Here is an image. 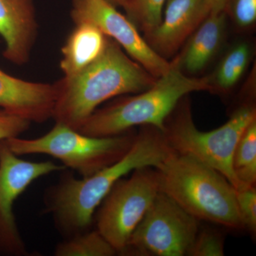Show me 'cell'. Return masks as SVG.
Here are the masks:
<instances>
[{
    "instance_id": "cell-1",
    "label": "cell",
    "mask_w": 256,
    "mask_h": 256,
    "mask_svg": "<svg viewBox=\"0 0 256 256\" xmlns=\"http://www.w3.org/2000/svg\"><path fill=\"white\" fill-rule=\"evenodd\" d=\"M136 134L128 152L95 174L77 178L64 172L44 197V212L64 238L92 229L98 207L116 183L134 170L158 168L172 152L162 131L151 126Z\"/></svg>"
},
{
    "instance_id": "cell-2",
    "label": "cell",
    "mask_w": 256,
    "mask_h": 256,
    "mask_svg": "<svg viewBox=\"0 0 256 256\" xmlns=\"http://www.w3.org/2000/svg\"><path fill=\"white\" fill-rule=\"evenodd\" d=\"M156 78L109 37L100 56L82 72L54 82L55 122L78 130L98 106L116 96L148 90Z\"/></svg>"
},
{
    "instance_id": "cell-3",
    "label": "cell",
    "mask_w": 256,
    "mask_h": 256,
    "mask_svg": "<svg viewBox=\"0 0 256 256\" xmlns=\"http://www.w3.org/2000/svg\"><path fill=\"white\" fill-rule=\"evenodd\" d=\"M213 88L210 77L188 76L174 62L148 90L97 109L78 131L90 137H110L146 126L163 132L166 119L185 96Z\"/></svg>"
},
{
    "instance_id": "cell-4",
    "label": "cell",
    "mask_w": 256,
    "mask_h": 256,
    "mask_svg": "<svg viewBox=\"0 0 256 256\" xmlns=\"http://www.w3.org/2000/svg\"><path fill=\"white\" fill-rule=\"evenodd\" d=\"M156 169L160 192L172 198L197 220L228 228L244 229L235 188L216 170L174 151Z\"/></svg>"
},
{
    "instance_id": "cell-5",
    "label": "cell",
    "mask_w": 256,
    "mask_h": 256,
    "mask_svg": "<svg viewBox=\"0 0 256 256\" xmlns=\"http://www.w3.org/2000/svg\"><path fill=\"white\" fill-rule=\"evenodd\" d=\"M136 136L129 130L110 137H90L56 122L42 137L13 138L6 142L16 156L46 154L60 160L66 168L77 172L82 178H86L118 161L129 150Z\"/></svg>"
},
{
    "instance_id": "cell-6",
    "label": "cell",
    "mask_w": 256,
    "mask_h": 256,
    "mask_svg": "<svg viewBox=\"0 0 256 256\" xmlns=\"http://www.w3.org/2000/svg\"><path fill=\"white\" fill-rule=\"evenodd\" d=\"M256 118L254 107L242 106L223 126L204 132L195 126L190 106L184 104L174 118L165 122L163 134L172 151L216 170L236 190L239 182L233 169L234 150L246 128Z\"/></svg>"
},
{
    "instance_id": "cell-7",
    "label": "cell",
    "mask_w": 256,
    "mask_h": 256,
    "mask_svg": "<svg viewBox=\"0 0 256 256\" xmlns=\"http://www.w3.org/2000/svg\"><path fill=\"white\" fill-rule=\"evenodd\" d=\"M131 173L116 183L95 212L96 230L120 254L160 192L156 168L144 166Z\"/></svg>"
},
{
    "instance_id": "cell-8",
    "label": "cell",
    "mask_w": 256,
    "mask_h": 256,
    "mask_svg": "<svg viewBox=\"0 0 256 256\" xmlns=\"http://www.w3.org/2000/svg\"><path fill=\"white\" fill-rule=\"evenodd\" d=\"M198 222L172 198L159 192L122 255L186 256L200 229Z\"/></svg>"
},
{
    "instance_id": "cell-9",
    "label": "cell",
    "mask_w": 256,
    "mask_h": 256,
    "mask_svg": "<svg viewBox=\"0 0 256 256\" xmlns=\"http://www.w3.org/2000/svg\"><path fill=\"white\" fill-rule=\"evenodd\" d=\"M64 170L63 164L52 161L21 159L10 150L6 140H0V254L31 256L18 230L14 202L35 180Z\"/></svg>"
},
{
    "instance_id": "cell-10",
    "label": "cell",
    "mask_w": 256,
    "mask_h": 256,
    "mask_svg": "<svg viewBox=\"0 0 256 256\" xmlns=\"http://www.w3.org/2000/svg\"><path fill=\"white\" fill-rule=\"evenodd\" d=\"M70 16L74 24L88 22L100 28L154 78H160L170 70L171 64L156 53L131 20L107 0H72Z\"/></svg>"
},
{
    "instance_id": "cell-11",
    "label": "cell",
    "mask_w": 256,
    "mask_h": 256,
    "mask_svg": "<svg viewBox=\"0 0 256 256\" xmlns=\"http://www.w3.org/2000/svg\"><path fill=\"white\" fill-rule=\"evenodd\" d=\"M54 84L16 78L0 69V108L30 122L43 124L53 116Z\"/></svg>"
},
{
    "instance_id": "cell-12",
    "label": "cell",
    "mask_w": 256,
    "mask_h": 256,
    "mask_svg": "<svg viewBox=\"0 0 256 256\" xmlns=\"http://www.w3.org/2000/svg\"><path fill=\"white\" fill-rule=\"evenodd\" d=\"M38 34L34 0H0V36L5 60L15 65L28 62Z\"/></svg>"
},
{
    "instance_id": "cell-13",
    "label": "cell",
    "mask_w": 256,
    "mask_h": 256,
    "mask_svg": "<svg viewBox=\"0 0 256 256\" xmlns=\"http://www.w3.org/2000/svg\"><path fill=\"white\" fill-rule=\"evenodd\" d=\"M207 16L204 0H166L164 18L146 33L149 44L160 55H172Z\"/></svg>"
},
{
    "instance_id": "cell-14",
    "label": "cell",
    "mask_w": 256,
    "mask_h": 256,
    "mask_svg": "<svg viewBox=\"0 0 256 256\" xmlns=\"http://www.w3.org/2000/svg\"><path fill=\"white\" fill-rule=\"evenodd\" d=\"M109 37L92 24H75L62 48L60 68L72 76L95 62L105 50Z\"/></svg>"
},
{
    "instance_id": "cell-15",
    "label": "cell",
    "mask_w": 256,
    "mask_h": 256,
    "mask_svg": "<svg viewBox=\"0 0 256 256\" xmlns=\"http://www.w3.org/2000/svg\"><path fill=\"white\" fill-rule=\"evenodd\" d=\"M226 22V12L208 14L190 38L180 62H175L178 68L192 74L204 68L220 50Z\"/></svg>"
},
{
    "instance_id": "cell-16",
    "label": "cell",
    "mask_w": 256,
    "mask_h": 256,
    "mask_svg": "<svg viewBox=\"0 0 256 256\" xmlns=\"http://www.w3.org/2000/svg\"><path fill=\"white\" fill-rule=\"evenodd\" d=\"M117 250L98 230H90L64 238L56 246L55 256H114Z\"/></svg>"
},
{
    "instance_id": "cell-17",
    "label": "cell",
    "mask_w": 256,
    "mask_h": 256,
    "mask_svg": "<svg viewBox=\"0 0 256 256\" xmlns=\"http://www.w3.org/2000/svg\"><path fill=\"white\" fill-rule=\"evenodd\" d=\"M233 169L239 186H256V118L247 126L237 143L233 156Z\"/></svg>"
},
{
    "instance_id": "cell-18",
    "label": "cell",
    "mask_w": 256,
    "mask_h": 256,
    "mask_svg": "<svg viewBox=\"0 0 256 256\" xmlns=\"http://www.w3.org/2000/svg\"><path fill=\"white\" fill-rule=\"evenodd\" d=\"M250 50L246 43H239L232 48L220 62L214 76L218 88L228 90L239 82L244 75L249 60Z\"/></svg>"
},
{
    "instance_id": "cell-19",
    "label": "cell",
    "mask_w": 256,
    "mask_h": 256,
    "mask_svg": "<svg viewBox=\"0 0 256 256\" xmlns=\"http://www.w3.org/2000/svg\"><path fill=\"white\" fill-rule=\"evenodd\" d=\"M166 0H127L124 9L131 20L139 24L146 32H151L162 20Z\"/></svg>"
},
{
    "instance_id": "cell-20",
    "label": "cell",
    "mask_w": 256,
    "mask_h": 256,
    "mask_svg": "<svg viewBox=\"0 0 256 256\" xmlns=\"http://www.w3.org/2000/svg\"><path fill=\"white\" fill-rule=\"evenodd\" d=\"M186 256H223L224 240L222 236L212 229H198Z\"/></svg>"
},
{
    "instance_id": "cell-21",
    "label": "cell",
    "mask_w": 256,
    "mask_h": 256,
    "mask_svg": "<svg viewBox=\"0 0 256 256\" xmlns=\"http://www.w3.org/2000/svg\"><path fill=\"white\" fill-rule=\"evenodd\" d=\"M237 207L244 228L254 234L256 232V186L242 185L236 190Z\"/></svg>"
},
{
    "instance_id": "cell-22",
    "label": "cell",
    "mask_w": 256,
    "mask_h": 256,
    "mask_svg": "<svg viewBox=\"0 0 256 256\" xmlns=\"http://www.w3.org/2000/svg\"><path fill=\"white\" fill-rule=\"evenodd\" d=\"M32 122L6 111L0 110V140L20 137L28 131Z\"/></svg>"
},
{
    "instance_id": "cell-23",
    "label": "cell",
    "mask_w": 256,
    "mask_h": 256,
    "mask_svg": "<svg viewBox=\"0 0 256 256\" xmlns=\"http://www.w3.org/2000/svg\"><path fill=\"white\" fill-rule=\"evenodd\" d=\"M232 15L240 28L252 26L256 20V0H230Z\"/></svg>"
},
{
    "instance_id": "cell-24",
    "label": "cell",
    "mask_w": 256,
    "mask_h": 256,
    "mask_svg": "<svg viewBox=\"0 0 256 256\" xmlns=\"http://www.w3.org/2000/svg\"><path fill=\"white\" fill-rule=\"evenodd\" d=\"M230 0H204L207 14H216L226 12Z\"/></svg>"
},
{
    "instance_id": "cell-25",
    "label": "cell",
    "mask_w": 256,
    "mask_h": 256,
    "mask_svg": "<svg viewBox=\"0 0 256 256\" xmlns=\"http://www.w3.org/2000/svg\"><path fill=\"white\" fill-rule=\"evenodd\" d=\"M107 1H108L109 2L111 3V4H114V6H116V5H118V6H122V8H124L127 0H107Z\"/></svg>"
}]
</instances>
